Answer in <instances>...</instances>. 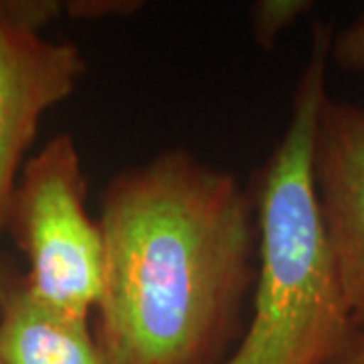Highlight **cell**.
<instances>
[{
    "mask_svg": "<svg viewBox=\"0 0 364 364\" xmlns=\"http://www.w3.org/2000/svg\"><path fill=\"white\" fill-rule=\"evenodd\" d=\"M95 336L112 364H207L253 287L257 210L231 172L166 150L107 184Z\"/></svg>",
    "mask_w": 364,
    "mask_h": 364,
    "instance_id": "cell-1",
    "label": "cell"
},
{
    "mask_svg": "<svg viewBox=\"0 0 364 364\" xmlns=\"http://www.w3.org/2000/svg\"><path fill=\"white\" fill-rule=\"evenodd\" d=\"M332 26L314 23L287 128L261 172L251 322L221 364H324L356 334L314 186Z\"/></svg>",
    "mask_w": 364,
    "mask_h": 364,
    "instance_id": "cell-2",
    "label": "cell"
},
{
    "mask_svg": "<svg viewBox=\"0 0 364 364\" xmlns=\"http://www.w3.org/2000/svg\"><path fill=\"white\" fill-rule=\"evenodd\" d=\"M9 223L28 259L26 294L53 312L91 320L104 287V235L85 207L81 156L69 134L53 136L26 160Z\"/></svg>",
    "mask_w": 364,
    "mask_h": 364,
    "instance_id": "cell-3",
    "label": "cell"
},
{
    "mask_svg": "<svg viewBox=\"0 0 364 364\" xmlns=\"http://www.w3.org/2000/svg\"><path fill=\"white\" fill-rule=\"evenodd\" d=\"M85 71L77 45L47 39L9 2L0 4V231L41 119L77 90Z\"/></svg>",
    "mask_w": 364,
    "mask_h": 364,
    "instance_id": "cell-4",
    "label": "cell"
},
{
    "mask_svg": "<svg viewBox=\"0 0 364 364\" xmlns=\"http://www.w3.org/2000/svg\"><path fill=\"white\" fill-rule=\"evenodd\" d=\"M314 186L356 330L364 332V107L326 97L314 138Z\"/></svg>",
    "mask_w": 364,
    "mask_h": 364,
    "instance_id": "cell-5",
    "label": "cell"
},
{
    "mask_svg": "<svg viewBox=\"0 0 364 364\" xmlns=\"http://www.w3.org/2000/svg\"><path fill=\"white\" fill-rule=\"evenodd\" d=\"M0 358L4 364H112L90 320L53 312L23 284L0 314Z\"/></svg>",
    "mask_w": 364,
    "mask_h": 364,
    "instance_id": "cell-6",
    "label": "cell"
},
{
    "mask_svg": "<svg viewBox=\"0 0 364 364\" xmlns=\"http://www.w3.org/2000/svg\"><path fill=\"white\" fill-rule=\"evenodd\" d=\"M312 0H259L249 9V23L255 43L263 49H272L287 28L301 16L312 13Z\"/></svg>",
    "mask_w": 364,
    "mask_h": 364,
    "instance_id": "cell-7",
    "label": "cell"
},
{
    "mask_svg": "<svg viewBox=\"0 0 364 364\" xmlns=\"http://www.w3.org/2000/svg\"><path fill=\"white\" fill-rule=\"evenodd\" d=\"M330 63L344 71L364 73V13L330 41Z\"/></svg>",
    "mask_w": 364,
    "mask_h": 364,
    "instance_id": "cell-8",
    "label": "cell"
},
{
    "mask_svg": "<svg viewBox=\"0 0 364 364\" xmlns=\"http://www.w3.org/2000/svg\"><path fill=\"white\" fill-rule=\"evenodd\" d=\"M142 2L136 0H75L67 4V13L81 21H104L128 16L140 11Z\"/></svg>",
    "mask_w": 364,
    "mask_h": 364,
    "instance_id": "cell-9",
    "label": "cell"
},
{
    "mask_svg": "<svg viewBox=\"0 0 364 364\" xmlns=\"http://www.w3.org/2000/svg\"><path fill=\"white\" fill-rule=\"evenodd\" d=\"M324 364H364V332L356 330L348 344Z\"/></svg>",
    "mask_w": 364,
    "mask_h": 364,
    "instance_id": "cell-10",
    "label": "cell"
},
{
    "mask_svg": "<svg viewBox=\"0 0 364 364\" xmlns=\"http://www.w3.org/2000/svg\"><path fill=\"white\" fill-rule=\"evenodd\" d=\"M16 287L18 286L13 284V279H11L9 272H6V267L0 263V314L4 312V308H6L9 299L13 298V294Z\"/></svg>",
    "mask_w": 364,
    "mask_h": 364,
    "instance_id": "cell-11",
    "label": "cell"
},
{
    "mask_svg": "<svg viewBox=\"0 0 364 364\" xmlns=\"http://www.w3.org/2000/svg\"><path fill=\"white\" fill-rule=\"evenodd\" d=\"M0 364H4V363H2V358H0Z\"/></svg>",
    "mask_w": 364,
    "mask_h": 364,
    "instance_id": "cell-12",
    "label": "cell"
}]
</instances>
